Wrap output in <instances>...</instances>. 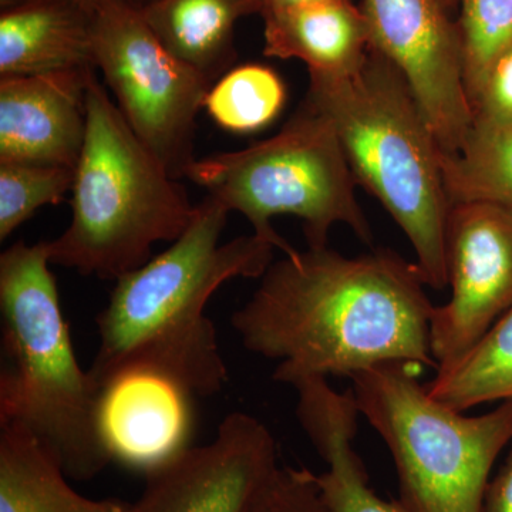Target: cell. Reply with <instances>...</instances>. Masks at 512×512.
Returning <instances> with one entry per match:
<instances>
[{"label": "cell", "instance_id": "f1b7e54d", "mask_svg": "<svg viewBox=\"0 0 512 512\" xmlns=\"http://www.w3.org/2000/svg\"><path fill=\"white\" fill-rule=\"evenodd\" d=\"M72 2L89 10V12L96 13L97 5H99L100 0H72Z\"/></svg>", "mask_w": 512, "mask_h": 512}, {"label": "cell", "instance_id": "52a82bcc", "mask_svg": "<svg viewBox=\"0 0 512 512\" xmlns=\"http://www.w3.org/2000/svg\"><path fill=\"white\" fill-rule=\"evenodd\" d=\"M229 212L252 225V234L284 255L293 248L272 227L278 215L303 222L309 248L328 247L336 224L348 225L365 244L373 232L356 198V178L330 121L303 100L276 136L244 150L197 158L187 177Z\"/></svg>", "mask_w": 512, "mask_h": 512}, {"label": "cell", "instance_id": "8fae6325", "mask_svg": "<svg viewBox=\"0 0 512 512\" xmlns=\"http://www.w3.org/2000/svg\"><path fill=\"white\" fill-rule=\"evenodd\" d=\"M274 436L251 414H228L217 436L146 471L130 512H249L276 468Z\"/></svg>", "mask_w": 512, "mask_h": 512}, {"label": "cell", "instance_id": "603a6c76", "mask_svg": "<svg viewBox=\"0 0 512 512\" xmlns=\"http://www.w3.org/2000/svg\"><path fill=\"white\" fill-rule=\"evenodd\" d=\"M74 168L63 165L0 163V241L46 205L72 191Z\"/></svg>", "mask_w": 512, "mask_h": 512}, {"label": "cell", "instance_id": "ba28073f", "mask_svg": "<svg viewBox=\"0 0 512 512\" xmlns=\"http://www.w3.org/2000/svg\"><path fill=\"white\" fill-rule=\"evenodd\" d=\"M96 69L138 140L175 180L187 177L197 116L212 84L171 55L138 10L100 0L94 13Z\"/></svg>", "mask_w": 512, "mask_h": 512}, {"label": "cell", "instance_id": "ffe728a7", "mask_svg": "<svg viewBox=\"0 0 512 512\" xmlns=\"http://www.w3.org/2000/svg\"><path fill=\"white\" fill-rule=\"evenodd\" d=\"M451 205L490 202L512 210V123L473 121L457 153L441 151Z\"/></svg>", "mask_w": 512, "mask_h": 512}, {"label": "cell", "instance_id": "4316f807", "mask_svg": "<svg viewBox=\"0 0 512 512\" xmlns=\"http://www.w3.org/2000/svg\"><path fill=\"white\" fill-rule=\"evenodd\" d=\"M323 2V0H252L254 3L255 13L264 16L265 13L274 12L293 6L308 5V3Z\"/></svg>", "mask_w": 512, "mask_h": 512}, {"label": "cell", "instance_id": "cb8c5ba5", "mask_svg": "<svg viewBox=\"0 0 512 512\" xmlns=\"http://www.w3.org/2000/svg\"><path fill=\"white\" fill-rule=\"evenodd\" d=\"M249 512H333L315 474L306 468L279 467Z\"/></svg>", "mask_w": 512, "mask_h": 512}, {"label": "cell", "instance_id": "d6986e66", "mask_svg": "<svg viewBox=\"0 0 512 512\" xmlns=\"http://www.w3.org/2000/svg\"><path fill=\"white\" fill-rule=\"evenodd\" d=\"M426 389L437 402L461 413L512 400V308L467 353L437 367Z\"/></svg>", "mask_w": 512, "mask_h": 512}, {"label": "cell", "instance_id": "2e32d148", "mask_svg": "<svg viewBox=\"0 0 512 512\" xmlns=\"http://www.w3.org/2000/svg\"><path fill=\"white\" fill-rule=\"evenodd\" d=\"M264 53L298 59L309 76L339 79L357 72L370 50L362 9L352 0H323L265 13Z\"/></svg>", "mask_w": 512, "mask_h": 512}, {"label": "cell", "instance_id": "9c48e42d", "mask_svg": "<svg viewBox=\"0 0 512 512\" xmlns=\"http://www.w3.org/2000/svg\"><path fill=\"white\" fill-rule=\"evenodd\" d=\"M446 262L451 296L430 323L437 367L467 353L512 308V210L490 202L451 205Z\"/></svg>", "mask_w": 512, "mask_h": 512}, {"label": "cell", "instance_id": "ac0fdd59", "mask_svg": "<svg viewBox=\"0 0 512 512\" xmlns=\"http://www.w3.org/2000/svg\"><path fill=\"white\" fill-rule=\"evenodd\" d=\"M69 480L36 440L0 427V512H130L124 501L83 497Z\"/></svg>", "mask_w": 512, "mask_h": 512}, {"label": "cell", "instance_id": "6da1fadb", "mask_svg": "<svg viewBox=\"0 0 512 512\" xmlns=\"http://www.w3.org/2000/svg\"><path fill=\"white\" fill-rule=\"evenodd\" d=\"M426 286L416 262L390 249L350 258L308 248L272 262L231 325L248 352L278 362L272 379L293 387L383 363L436 370Z\"/></svg>", "mask_w": 512, "mask_h": 512}, {"label": "cell", "instance_id": "83f0119b", "mask_svg": "<svg viewBox=\"0 0 512 512\" xmlns=\"http://www.w3.org/2000/svg\"><path fill=\"white\" fill-rule=\"evenodd\" d=\"M121 3H124V5L130 6V8H133L134 10H138V12H141L144 8H147L148 5H150L151 2H154V0H120Z\"/></svg>", "mask_w": 512, "mask_h": 512}, {"label": "cell", "instance_id": "3957f363", "mask_svg": "<svg viewBox=\"0 0 512 512\" xmlns=\"http://www.w3.org/2000/svg\"><path fill=\"white\" fill-rule=\"evenodd\" d=\"M47 241L0 255V427L28 434L70 480L111 461L100 427V389L77 360Z\"/></svg>", "mask_w": 512, "mask_h": 512}, {"label": "cell", "instance_id": "277c9868", "mask_svg": "<svg viewBox=\"0 0 512 512\" xmlns=\"http://www.w3.org/2000/svg\"><path fill=\"white\" fill-rule=\"evenodd\" d=\"M309 77L305 100L335 128L357 184L375 195L409 238L426 285L443 291L451 210L443 150L403 74L370 49L349 76Z\"/></svg>", "mask_w": 512, "mask_h": 512}, {"label": "cell", "instance_id": "d4e9b609", "mask_svg": "<svg viewBox=\"0 0 512 512\" xmlns=\"http://www.w3.org/2000/svg\"><path fill=\"white\" fill-rule=\"evenodd\" d=\"M476 123H512V47L495 60L473 104Z\"/></svg>", "mask_w": 512, "mask_h": 512}, {"label": "cell", "instance_id": "7a4b0ae2", "mask_svg": "<svg viewBox=\"0 0 512 512\" xmlns=\"http://www.w3.org/2000/svg\"><path fill=\"white\" fill-rule=\"evenodd\" d=\"M228 215L207 195L180 238L116 279L96 318L100 342L89 372L99 389L131 370L167 377L194 396L224 389L228 369L205 308L228 281L261 278L276 249L255 234L221 244Z\"/></svg>", "mask_w": 512, "mask_h": 512}, {"label": "cell", "instance_id": "484cf974", "mask_svg": "<svg viewBox=\"0 0 512 512\" xmlns=\"http://www.w3.org/2000/svg\"><path fill=\"white\" fill-rule=\"evenodd\" d=\"M481 512H512V443L503 466L488 483Z\"/></svg>", "mask_w": 512, "mask_h": 512}, {"label": "cell", "instance_id": "4fadbf2b", "mask_svg": "<svg viewBox=\"0 0 512 512\" xmlns=\"http://www.w3.org/2000/svg\"><path fill=\"white\" fill-rule=\"evenodd\" d=\"M194 394L146 370L100 387V427L113 461L146 471L192 446Z\"/></svg>", "mask_w": 512, "mask_h": 512}, {"label": "cell", "instance_id": "7c38bea8", "mask_svg": "<svg viewBox=\"0 0 512 512\" xmlns=\"http://www.w3.org/2000/svg\"><path fill=\"white\" fill-rule=\"evenodd\" d=\"M97 70L0 77V163L76 168Z\"/></svg>", "mask_w": 512, "mask_h": 512}, {"label": "cell", "instance_id": "44dd1931", "mask_svg": "<svg viewBox=\"0 0 512 512\" xmlns=\"http://www.w3.org/2000/svg\"><path fill=\"white\" fill-rule=\"evenodd\" d=\"M285 103L286 87L278 73L262 64H242L212 84L204 109L229 133L252 134L274 123Z\"/></svg>", "mask_w": 512, "mask_h": 512}, {"label": "cell", "instance_id": "9a60e30c", "mask_svg": "<svg viewBox=\"0 0 512 512\" xmlns=\"http://www.w3.org/2000/svg\"><path fill=\"white\" fill-rule=\"evenodd\" d=\"M96 69L94 13L72 0H20L0 13V77Z\"/></svg>", "mask_w": 512, "mask_h": 512}, {"label": "cell", "instance_id": "7402d4cb", "mask_svg": "<svg viewBox=\"0 0 512 512\" xmlns=\"http://www.w3.org/2000/svg\"><path fill=\"white\" fill-rule=\"evenodd\" d=\"M464 87L471 110L488 72L512 47V0H458Z\"/></svg>", "mask_w": 512, "mask_h": 512}, {"label": "cell", "instance_id": "f546056e", "mask_svg": "<svg viewBox=\"0 0 512 512\" xmlns=\"http://www.w3.org/2000/svg\"><path fill=\"white\" fill-rule=\"evenodd\" d=\"M443 3L448 10H451L456 8V6L458 5V0H443Z\"/></svg>", "mask_w": 512, "mask_h": 512}, {"label": "cell", "instance_id": "5b68a950", "mask_svg": "<svg viewBox=\"0 0 512 512\" xmlns=\"http://www.w3.org/2000/svg\"><path fill=\"white\" fill-rule=\"evenodd\" d=\"M86 110L72 218L47 249L52 265L116 281L150 261L158 242L180 238L195 205L138 140L96 73L87 86Z\"/></svg>", "mask_w": 512, "mask_h": 512}, {"label": "cell", "instance_id": "8992f818", "mask_svg": "<svg viewBox=\"0 0 512 512\" xmlns=\"http://www.w3.org/2000/svg\"><path fill=\"white\" fill-rule=\"evenodd\" d=\"M417 367L383 363L350 377L359 413L382 437L410 512H481L495 461L512 443V400L464 416L437 402Z\"/></svg>", "mask_w": 512, "mask_h": 512}, {"label": "cell", "instance_id": "30bf717a", "mask_svg": "<svg viewBox=\"0 0 512 512\" xmlns=\"http://www.w3.org/2000/svg\"><path fill=\"white\" fill-rule=\"evenodd\" d=\"M370 49L403 74L447 154L457 153L473 110L464 87L457 23L443 0H363Z\"/></svg>", "mask_w": 512, "mask_h": 512}, {"label": "cell", "instance_id": "5bb4252c", "mask_svg": "<svg viewBox=\"0 0 512 512\" xmlns=\"http://www.w3.org/2000/svg\"><path fill=\"white\" fill-rule=\"evenodd\" d=\"M299 423L313 447L328 464L315 474L333 512H410L402 501H386L369 487L362 458L353 447L359 409L352 390L336 392L328 379H311L295 386Z\"/></svg>", "mask_w": 512, "mask_h": 512}, {"label": "cell", "instance_id": "e0dca14e", "mask_svg": "<svg viewBox=\"0 0 512 512\" xmlns=\"http://www.w3.org/2000/svg\"><path fill=\"white\" fill-rule=\"evenodd\" d=\"M252 13V0H154L140 15L171 55L214 84L237 59L235 25Z\"/></svg>", "mask_w": 512, "mask_h": 512}]
</instances>
